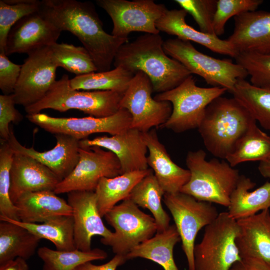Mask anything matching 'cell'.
Masks as SVG:
<instances>
[{
  "instance_id": "obj_31",
  "label": "cell",
  "mask_w": 270,
  "mask_h": 270,
  "mask_svg": "<svg viewBox=\"0 0 270 270\" xmlns=\"http://www.w3.org/2000/svg\"><path fill=\"white\" fill-rule=\"evenodd\" d=\"M164 194L152 172L134 187L128 197L138 206L147 208L152 212L157 226V232H163L170 226V217L162 204L161 200Z\"/></svg>"
},
{
  "instance_id": "obj_11",
  "label": "cell",
  "mask_w": 270,
  "mask_h": 270,
  "mask_svg": "<svg viewBox=\"0 0 270 270\" xmlns=\"http://www.w3.org/2000/svg\"><path fill=\"white\" fill-rule=\"evenodd\" d=\"M153 87L146 74L136 72L123 94L120 108L128 110L132 116L130 128L142 132L154 127H161L172 112V105L167 101H158L152 96Z\"/></svg>"
},
{
  "instance_id": "obj_25",
  "label": "cell",
  "mask_w": 270,
  "mask_h": 270,
  "mask_svg": "<svg viewBox=\"0 0 270 270\" xmlns=\"http://www.w3.org/2000/svg\"><path fill=\"white\" fill-rule=\"evenodd\" d=\"M54 191L29 192L21 196L15 202L19 221L41 223L60 216H72V208Z\"/></svg>"
},
{
  "instance_id": "obj_9",
  "label": "cell",
  "mask_w": 270,
  "mask_h": 270,
  "mask_svg": "<svg viewBox=\"0 0 270 270\" xmlns=\"http://www.w3.org/2000/svg\"><path fill=\"white\" fill-rule=\"evenodd\" d=\"M104 217L114 232L108 238H102L100 242L110 246L115 254L125 257L157 232L154 218L144 212L128 198L115 206Z\"/></svg>"
},
{
  "instance_id": "obj_2",
  "label": "cell",
  "mask_w": 270,
  "mask_h": 270,
  "mask_svg": "<svg viewBox=\"0 0 270 270\" xmlns=\"http://www.w3.org/2000/svg\"><path fill=\"white\" fill-rule=\"evenodd\" d=\"M164 42L159 34L141 35L120 48L113 64L134 74L138 71L144 73L154 92L170 90L192 74L180 62L166 54Z\"/></svg>"
},
{
  "instance_id": "obj_14",
  "label": "cell",
  "mask_w": 270,
  "mask_h": 270,
  "mask_svg": "<svg viewBox=\"0 0 270 270\" xmlns=\"http://www.w3.org/2000/svg\"><path fill=\"white\" fill-rule=\"evenodd\" d=\"M31 122L53 134H64L79 140L95 133L118 134L130 128L132 116L129 112L120 108L114 115L104 118H56L41 113L26 116Z\"/></svg>"
},
{
  "instance_id": "obj_18",
  "label": "cell",
  "mask_w": 270,
  "mask_h": 270,
  "mask_svg": "<svg viewBox=\"0 0 270 270\" xmlns=\"http://www.w3.org/2000/svg\"><path fill=\"white\" fill-rule=\"evenodd\" d=\"M98 146L112 152L118 158L122 174L148 169V148L142 132L129 128L118 134L102 136L79 141V146L88 148Z\"/></svg>"
},
{
  "instance_id": "obj_40",
  "label": "cell",
  "mask_w": 270,
  "mask_h": 270,
  "mask_svg": "<svg viewBox=\"0 0 270 270\" xmlns=\"http://www.w3.org/2000/svg\"><path fill=\"white\" fill-rule=\"evenodd\" d=\"M262 2V0H217L212 24L215 34H224L226 24L231 17L256 10Z\"/></svg>"
},
{
  "instance_id": "obj_13",
  "label": "cell",
  "mask_w": 270,
  "mask_h": 270,
  "mask_svg": "<svg viewBox=\"0 0 270 270\" xmlns=\"http://www.w3.org/2000/svg\"><path fill=\"white\" fill-rule=\"evenodd\" d=\"M120 162L112 152L98 146L79 148V160L72 172L56 186V194L95 191L102 178L122 174Z\"/></svg>"
},
{
  "instance_id": "obj_37",
  "label": "cell",
  "mask_w": 270,
  "mask_h": 270,
  "mask_svg": "<svg viewBox=\"0 0 270 270\" xmlns=\"http://www.w3.org/2000/svg\"><path fill=\"white\" fill-rule=\"evenodd\" d=\"M38 0H0V53L4 52L8 33L13 26L24 16L38 12Z\"/></svg>"
},
{
  "instance_id": "obj_27",
  "label": "cell",
  "mask_w": 270,
  "mask_h": 270,
  "mask_svg": "<svg viewBox=\"0 0 270 270\" xmlns=\"http://www.w3.org/2000/svg\"><path fill=\"white\" fill-rule=\"evenodd\" d=\"M181 240L174 224L165 230L157 232L152 238L140 244L125 256L126 260L142 258L153 261L164 270H179L174 260L173 250Z\"/></svg>"
},
{
  "instance_id": "obj_16",
  "label": "cell",
  "mask_w": 270,
  "mask_h": 270,
  "mask_svg": "<svg viewBox=\"0 0 270 270\" xmlns=\"http://www.w3.org/2000/svg\"><path fill=\"white\" fill-rule=\"evenodd\" d=\"M68 202L72 208L76 249L90 251L94 236H99L106 239L112 236L113 232L102 222L94 191L70 192L68 193Z\"/></svg>"
},
{
  "instance_id": "obj_6",
  "label": "cell",
  "mask_w": 270,
  "mask_h": 270,
  "mask_svg": "<svg viewBox=\"0 0 270 270\" xmlns=\"http://www.w3.org/2000/svg\"><path fill=\"white\" fill-rule=\"evenodd\" d=\"M226 91L221 87H200L192 74L190 76L176 88L154 97L156 100L169 102L172 105L170 116L161 128L178 133L198 128L207 106Z\"/></svg>"
},
{
  "instance_id": "obj_26",
  "label": "cell",
  "mask_w": 270,
  "mask_h": 270,
  "mask_svg": "<svg viewBox=\"0 0 270 270\" xmlns=\"http://www.w3.org/2000/svg\"><path fill=\"white\" fill-rule=\"evenodd\" d=\"M256 185L250 178L240 175L230 198L228 212L230 218L238 220L270 208V182L250 191Z\"/></svg>"
},
{
  "instance_id": "obj_23",
  "label": "cell",
  "mask_w": 270,
  "mask_h": 270,
  "mask_svg": "<svg viewBox=\"0 0 270 270\" xmlns=\"http://www.w3.org/2000/svg\"><path fill=\"white\" fill-rule=\"evenodd\" d=\"M188 13L184 9L166 10L156 22L160 32L175 36L180 39L194 42L219 54L235 58L238 52L226 40L205 34L188 25L186 22Z\"/></svg>"
},
{
  "instance_id": "obj_35",
  "label": "cell",
  "mask_w": 270,
  "mask_h": 270,
  "mask_svg": "<svg viewBox=\"0 0 270 270\" xmlns=\"http://www.w3.org/2000/svg\"><path fill=\"white\" fill-rule=\"evenodd\" d=\"M38 256L43 261V270H74L78 266L86 262L103 260L108 257L106 251L96 248L84 252L54 250L46 246L40 248Z\"/></svg>"
},
{
  "instance_id": "obj_30",
  "label": "cell",
  "mask_w": 270,
  "mask_h": 270,
  "mask_svg": "<svg viewBox=\"0 0 270 270\" xmlns=\"http://www.w3.org/2000/svg\"><path fill=\"white\" fill-rule=\"evenodd\" d=\"M1 221L18 224L30 231L38 238L50 241L59 250L76 249L74 240V220L72 216H60L40 224L26 223L0 216Z\"/></svg>"
},
{
  "instance_id": "obj_1",
  "label": "cell",
  "mask_w": 270,
  "mask_h": 270,
  "mask_svg": "<svg viewBox=\"0 0 270 270\" xmlns=\"http://www.w3.org/2000/svg\"><path fill=\"white\" fill-rule=\"evenodd\" d=\"M38 12L61 32L68 31L80 40L98 72L110 70L118 49L128 42L105 32L91 2L42 0Z\"/></svg>"
},
{
  "instance_id": "obj_39",
  "label": "cell",
  "mask_w": 270,
  "mask_h": 270,
  "mask_svg": "<svg viewBox=\"0 0 270 270\" xmlns=\"http://www.w3.org/2000/svg\"><path fill=\"white\" fill-rule=\"evenodd\" d=\"M250 76V82L258 87H270V54L239 52L234 58Z\"/></svg>"
},
{
  "instance_id": "obj_10",
  "label": "cell",
  "mask_w": 270,
  "mask_h": 270,
  "mask_svg": "<svg viewBox=\"0 0 270 270\" xmlns=\"http://www.w3.org/2000/svg\"><path fill=\"white\" fill-rule=\"evenodd\" d=\"M163 201L180 234L188 270H194V250L197 234L218 217V210L211 203L199 201L181 192L166 193Z\"/></svg>"
},
{
  "instance_id": "obj_4",
  "label": "cell",
  "mask_w": 270,
  "mask_h": 270,
  "mask_svg": "<svg viewBox=\"0 0 270 270\" xmlns=\"http://www.w3.org/2000/svg\"><path fill=\"white\" fill-rule=\"evenodd\" d=\"M206 154L202 149L188 152L186 163L190 178L180 192L199 201L228 208L240 174L227 161L216 158L207 160Z\"/></svg>"
},
{
  "instance_id": "obj_32",
  "label": "cell",
  "mask_w": 270,
  "mask_h": 270,
  "mask_svg": "<svg viewBox=\"0 0 270 270\" xmlns=\"http://www.w3.org/2000/svg\"><path fill=\"white\" fill-rule=\"evenodd\" d=\"M270 158V136L256 125H252L226 158L232 167L246 162L266 161Z\"/></svg>"
},
{
  "instance_id": "obj_3",
  "label": "cell",
  "mask_w": 270,
  "mask_h": 270,
  "mask_svg": "<svg viewBox=\"0 0 270 270\" xmlns=\"http://www.w3.org/2000/svg\"><path fill=\"white\" fill-rule=\"evenodd\" d=\"M256 122L238 100L221 96L207 106L198 128L206 149L216 158L226 160L238 140Z\"/></svg>"
},
{
  "instance_id": "obj_7",
  "label": "cell",
  "mask_w": 270,
  "mask_h": 270,
  "mask_svg": "<svg viewBox=\"0 0 270 270\" xmlns=\"http://www.w3.org/2000/svg\"><path fill=\"white\" fill-rule=\"evenodd\" d=\"M240 232L237 220L228 212L204 228L201 242L194 250V270H230L242 258L236 244Z\"/></svg>"
},
{
  "instance_id": "obj_42",
  "label": "cell",
  "mask_w": 270,
  "mask_h": 270,
  "mask_svg": "<svg viewBox=\"0 0 270 270\" xmlns=\"http://www.w3.org/2000/svg\"><path fill=\"white\" fill-rule=\"evenodd\" d=\"M13 94L0 95V140L8 141L10 134V122L18 124L23 119L22 114L15 108Z\"/></svg>"
},
{
  "instance_id": "obj_24",
  "label": "cell",
  "mask_w": 270,
  "mask_h": 270,
  "mask_svg": "<svg viewBox=\"0 0 270 270\" xmlns=\"http://www.w3.org/2000/svg\"><path fill=\"white\" fill-rule=\"evenodd\" d=\"M237 222L240 232L236 244L242 258H253L270 262V210H264Z\"/></svg>"
},
{
  "instance_id": "obj_43",
  "label": "cell",
  "mask_w": 270,
  "mask_h": 270,
  "mask_svg": "<svg viewBox=\"0 0 270 270\" xmlns=\"http://www.w3.org/2000/svg\"><path fill=\"white\" fill-rule=\"evenodd\" d=\"M22 65L10 61L4 52L0 53V88L4 94L14 93Z\"/></svg>"
},
{
  "instance_id": "obj_20",
  "label": "cell",
  "mask_w": 270,
  "mask_h": 270,
  "mask_svg": "<svg viewBox=\"0 0 270 270\" xmlns=\"http://www.w3.org/2000/svg\"><path fill=\"white\" fill-rule=\"evenodd\" d=\"M56 142L52 149L40 152L22 145L10 128L8 142L14 152L32 158L51 170L62 181L74 170L79 160V140L64 134L54 135Z\"/></svg>"
},
{
  "instance_id": "obj_29",
  "label": "cell",
  "mask_w": 270,
  "mask_h": 270,
  "mask_svg": "<svg viewBox=\"0 0 270 270\" xmlns=\"http://www.w3.org/2000/svg\"><path fill=\"white\" fill-rule=\"evenodd\" d=\"M40 239L26 228L14 223H0V266L17 258L26 260L35 253Z\"/></svg>"
},
{
  "instance_id": "obj_44",
  "label": "cell",
  "mask_w": 270,
  "mask_h": 270,
  "mask_svg": "<svg viewBox=\"0 0 270 270\" xmlns=\"http://www.w3.org/2000/svg\"><path fill=\"white\" fill-rule=\"evenodd\" d=\"M126 261L124 256L116 254L108 262L100 265H96L91 262H84L74 270H116L117 268Z\"/></svg>"
},
{
  "instance_id": "obj_47",
  "label": "cell",
  "mask_w": 270,
  "mask_h": 270,
  "mask_svg": "<svg viewBox=\"0 0 270 270\" xmlns=\"http://www.w3.org/2000/svg\"><path fill=\"white\" fill-rule=\"evenodd\" d=\"M258 170L263 177L270 179V158L266 161L260 162Z\"/></svg>"
},
{
  "instance_id": "obj_36",
  "label": "cell",
  "mask_w": 270,
  "mask_h": 270,
  "mask_svg": "<svg viewBox=\"0 0 270 270\" xmlns=\"http://www.w3.org/2000/svg\"><path fill=\"white\" fill-rule=\"evenodd\" d=\"M50 48L58 68H62L76 76L98 72L92 57L84 46L56 42Z\"/></svg>"
},
{
  "instance_id": "obj_19",
  "label": "cell",
  "mask_w": 270,
  "mask_h": 270,
  "mask_svg": "<svg viewBox=\"0 0 270 270\" xmlns=\"http://www.w3.org/2000/svg\"><path fill=\"white\" fill-rule=\"evenodd\" d=\"M10 196L14 204L24 194L54 191L60 178L48 167L32 158L15 152L10 171Z\"/></svg>"
},
{
  "instance_id": "obj_5",
  "label": "cell",
  "mask_w": 270,
  "mask_h": 270,
  "mask_svg": "<svg viewBox=\"0 0 270 270\" xmlns=\"http://www.w3.org/2000/svg\"><path fill=\"white\" fill-rule=\"evenodd\" d=\"M124 94L112 90H83L72 88L68 75L56 80L46 96L39 102L24 108L28 114L50 108L64 112L74 109L90 116L104 118L114 115L119 110Z\"/></svg>"
},
{
  "instance_id": "obj_28",
  "label": "cell",
  "mask_w": 270,
  "mask_h": 270,
  "mask_svg": "<svg viewBox=\"0 0 270 270\" xmlns=\"http://www.w3.org/2000/svg\"><path fill=\"white\" fill-rule=\"evenodd\" d=\"M152 172V169L122 174L114 178H102L94 191L97 206L102 217L116 204L128 198L134 187L146 176Z\"/></svg>"
},
{
  "instance_id": "obj_41",
  "label": "cell",
  "mask_w": 270,
  "mask_h": 270,
  "mask_svg": "<svg viewBox=\"0 0 270 270\" xmlns=\"http://www.w3.org/2000/svg\"><path fill=\"white\" fill-rule=\"evenodd\" d=\"M174 2L192 15L200 31L216 35L212 24L217 0H176Z\"/></svg>"
},
{
  "instance_id": "obj_46",
  "label": "cell",
  "mask_w": 270,
  "mask_h": 270,
  "mask_svg": "<svg viewBox=\"0 0 270 270\" xmlns=\"http://www.w3.org/2000/svg\"><path fill=\"white\" fill-rule=\"evenodd\" d=\"M26 260L17 258L6 264L0 266V270H29Z\"/></svg>"
},
{
  "instance_id": "obj_33",
  "label": "cell",
  "mask_w": 270,
  "mask_h": 270,
  "mask_svg": "<svg viewBox=\"0 0 270 270\" xmlns=\"http://www.w3.org/2000/svg\"><path fill=\"white\" fill-rule=\"evenodd\" d=\"M135 74L122 67L93 72L70 79V86L83 90H112L124 94Z\"/></svg>"
},
{
  "instance_id": "obj_8",
  "label": "cell",
  "mask_w": 270,
  "mask_h": 270,
  "mask_svg": "<svg viewBox=\"0 0 270 270\" xmlns=\"http://www.w3.org/2000/svg\"><path fill=\"white\" fill-rule=\"evenodd\" d=\"M163 48L167 55L180 62L192 74H197L212 86L224 88L230 93L238 80L248 76L237 63L202 53L189 41L177 38L168 39L164 41Z\"/></svg>"
},
{
  "instance_id": "obj_45",
  "label": "cell",
  "mask_w": 270,
  "mask_h": 270,
  "mask_svg": "<svg viewBox=\"0 0 270 270\" xmlns=\"http://www.w3.org/2000/svg\"><path fill=\"white\" fill-rule=\"evenodd\" d=\"M230 270H270V262L253 258H242Z\"/></svg>"
},
{
  "instance_id": "obj_17",
  "label": "cell",
  "mask_w": 270,
  "mask_h": 270,
  "mask_svg": "<svg viewBox=\"0 0 270 270\" xmlns=\"http://www.w3.org/2000/svg\"><path fill=\"white\" fill-rule=\"evenodd\" d=\"M61 31L38 11L18 20L10 31L4 54H29L57 42Z\"/></svg>"
},
{
  "instance_id": "obj_34",
  "label": "cell",
  "mask_w": 270,
  "mask_h": 270,
  "mask_svg": "<svg viewBox=\"0 0 270 270\" xmlns=\"http://www.w3.org/2000/svg\"><path fill=\"white\" fill-rule=\"evenodd\" d=\"M233 97L251 113L256 122L270 130V87H258L245 79L238 80L232 92Z\"/></svg>"
},
{
  "instance_id": "obj_15",
  "label": "cell",
  "mask_w": 270,
  "mask_h": 270,
  "mask_svg": "<svg viewBox=\"0 0 270 270\" xmlns=\"http://www.w3.org/2000/svg\"><path fill=\"white\" fill-rule=\"evenodd\" d=\"M58 68L50 46L28 54L13 93L16 104L26 108L42 99L56 81Z\"/></svg>"
},
{
  "instance_id": "obj_12",
  "label": "cell",
  "mask_w": 270,
  "mask_h": 270,
  "mask_svg": "<svg viewBox=\"0 0 270 270\" xmlns=\"http://www.w3.org/2000/svg\"><path fill=\"white\" fill-rule=\"evenodd\" d=\"M96 3L112 20L111 34L124 38L133 32L159 34L156 22L167 10L164 4L152 0H97Z\"/></svg>"
},
{
  "instance_id": "obj_21",
  "label": "cell",
  "mask_w": 270,
  "mask_h": 270,
  "mask_svg": "<svg viewBox=\"0 0 270 270\" xmlns=\"http://www.w3.org/2000/svg\"><path fill=\"white\" fill-rule=\"evenodd\" d=\"M232 33L226 40L239 53L270 54V12L255 10L234 17Z\"/></svg>"
},
{
  "instance_id": "obj_38",
  "label": "cell",
  "mask_w": 270,
  "mask_h": 270,
  "mask_svg": "<svg viewBox=\"0 0 270 270\" xmlns=\"http://www.w3.org/2000/svg\"><path fill=\"white\" fill-rule=\"evenodd\" d=\"M14 152L8 141L0 140V216L19 220L18 210L10 196V171Z\"/></svg>"
},
{
  "instance_id": "obj_22",
  "label": "cell",
  "mask_w": 270,
  "mask_h": 270,
  "mask_svg": "<svg viewBox=\"0 0 270 270\" xmlns=\"http://www.w3.org/2000/svg\"><path fill=\"white\" fill-rule=\"evenodd\" d=\"M142 134L148 152V166L154 171L165 194L180 192L190 179L189 170L182 168L172 161L165 146L160 141L155 129Z\"/></svg>"
}]
</instances>
